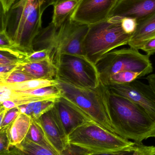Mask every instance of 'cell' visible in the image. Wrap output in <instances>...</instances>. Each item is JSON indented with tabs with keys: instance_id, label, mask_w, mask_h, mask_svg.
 <instances>
[{
	"instance_id": "cell-15",
	"label": "cell",
	"mask_w": 155,
	"mask_h": 155,
	"mask_svg": "<svg viewBox=\"0 0 155 155\" xmlns=\"http://www.w3.org/2000/svg\"><path fill=\"white\" fill-rule=\"evenodd\" d=\"M15 71L25 73L34 79H56L57 68L51 58L40 61L20 63Z\"/></svg>"
},
{
	"instance_id": "cell-25",
	"label": "cell",
	"mask_w": 155,
	"mask_h": 155,
	"mask_svg": "<svg viewBox=\"0 0 155 155\" xmlns=\"http://www.w3.org/2000/svg\"><path fill=\"white\" fill-rule=\"evenodd\" d=\"M34 79L32 77L25 73L14 70L10 73L2 78H0V84H8L22 83Z\"/></svg>"
},
{
	"instance_id": "cell-10",
	"label": "cell",
	"mask_w": 155,
	"mask_h": 155,
	"mask_svg": "<svg viewBox=\"0 0 155 155\" xmlns=\"http://www.w3.org/2000/svg\"><path fill=\"white\" fill-rule=\"evenodd\" d=\"M119 0H81L72 14V21L91 25L109 18Z\"/></svg>"
},
{
	"instance_id": "cell-32",
	"label": "cell",
	"mask_w": 155,
	"mask_h": 155,
	"mask_svg": "<svg viewBox=\"0 0 155 155\" xmlns=\"http://www.w3.org/2000/svg\"><path fill=\"white\" fill-rule=\"evenodd\" d=\"M0 48H14L12 41L5 30L0 31Z\"/></svg>"
},
{
	"instance_id": "cell-2",
	"label": "cell",
	"mask_w": 155,
	"mask_h": 155,
	"mask_svg": "<svg viewBox=\"0 0 155 155\" xmlns=\"http://www.w3.org/2000/svg\"><path fill=\"white\" fill-rule=\"evenodd\" d=\"M43 0H20L7 13L2 14L1 30H5L15 48L29 54L34 51L33 42L42 28L45 11Z\"/></svg>"
},
{
	"instance_id": "cell-20",
	"label": "cell",
	"mask_w": 155,
	"mask_h": 155,
	"mask_svg": "<svg viewBox=\"0 0 155 155\" xmlns=\"http://www.w3.org/2000/svg\"><path fill=\"white\" fill-rule=\"evenodd\" d=\"M56 101L55 100L36 101L21 105L17 107L21 114L27 115L32 119L36 120L45 113L52 109L54 107Z\"/></svg>"
},
{
	"instance_id": "cell-34",
	"label": "cell",
	"mask_w": 155,
	"mask_h": 155,
	"mask_svg": "<svg viewBox=\"0 0 155 155\" xmlns=\"http://www.w3.org/2000/svg\"><path fill=\"white\" fill-rule=\"evenodd\" d=\"M18 64H9V65L0 66V78H2L12 71Z\"/></svg>"
},
{
	"instance_id": "cell-29",
	"label": "cell",
	"mask_w": 155,
	"mask_h": 155,
	"mask_svg": "<svg viewBox=\"0 0 155 155\" xmlns=\"http://www.w3.org/2000/svg\"><path fill=\"white\" fill-rule=\"evenodd\" d=\"M93 154L87 149L69 143L60 155H92Z\"/></svg>"
},
{
	"instance_id": "cell-30",
	"label": "cell",
	"mask_w": 155,
	"mask_h": 155,
	"mask_svg": "<svg viewBox=\"0 0 155 155\" xmlns=\"http://www.w3.org/2000/svg\"><path fill=\"white\" fill-rule=\"evenodd\" d=\"M137 22L132 18H123L122 25L126 32L129 34H133L137 27Z\"/></svg>"
},
{
	"instance_id": "cell-42",
	"label": "cell",
	"mask_w": 155,
	"mask_h": 155,
	"mask_svg": "<svg viewBox=\"0 0 155 155\" xmlns=\"http://www.w3.org/2000/svg\"><path fill=\"white\" fill-rule=\"evenodd\" d=\"M153 155H155V146H154V150L153 152Z\"/></svg>"
},
{
	"instance_id": "cell-33",
	"label": "cell",
	"mask_w": 155,
	"mask_h": 155,
	"mask_svg": "<svg viewBox=\"0 0 155 155\" xmlns=\"http://www.w3.org/2000/svg\"><path fill=\"white\" fill-rule=\"evenodd\" d=\"M141 50L146 52L147 54L150 56L155 54V37L147 41L142 47Z\"/></svg>"
},
{
	"instance_id": "cell-16",
	"label": "cell",
	"mask_w": 155,
	"mask_h": 155,
	"mask_svg": "<svg viewBox=\"0 0 155 155\" xmlns=\"http://www.w3.org/2000/svg\"><path fill=\"white\" fill-rule=\"evenodd\" d=\"M155 37V13L145 20L137 23L135 31L132 35L128 45L130 48L141 50L144 45Z\"/></svg>"
},
{
	"instance_id": "cell-37",
	"label": "cell",
	"mask_w": 155,
	"mask_h": 155,
	"mask_svg": "<svg viewBox=\"0 0 155 155\" xmlns=\"http://www.w3.org/2000/svg\"><path fill=\"white\" fill-rule=\"evenodd\" d=\"M147 79L148 81V84L155 93V73L148 75L147 78Z\"/></svg>"
},
{
	"instance_id": "cell-8",
	"label": "cell",
	"mask_w": 155,
	"mask_h": 155,
	"mask_svg": "<svg viewBox=\"0 0 155 155\" xmlns=\"http://www.w3.org/2000/svg\"><path fill=\"white\" fill-rule=\"evenodd\" d=\"M56 79L76 86L94 88L100 83L96 66L86 56L63 54L54 61Z\"/></svg>"
},
{
	"instance_id": "cell-11",
	"label": "cell",
	"mask_w": 155,
	"mask_h": 155,
	"mask_svg": "<svg viewBox=\"0 0 155 155\" xmlns=\"http://www.w3.org/2000/svg\"><path fill=\"white\" fill-rule=\"evenodd\" d=\"M36 120L42 128L48 143L60 154L69 144L68 136L55 106Z\"/></svg>"
},
{
	"instance_id": "cell-31",
	"label": "cell",
	"mask_w": 155,
	"mask_h": 155,
	"mask_svg": "<svg viewBox=\"0 0 155 155\" xmlns=\"http://www.w3.org/2000/svg\"><path fill=\"white\" fill-rule=\"evenodd\" d=\"M154 146L136 144V149L132 155H153Z\"/></svg>"
},
{
	"instance_id": "cell-27",
	"label": "cell",
	"mask_w": 155,
	"mask_h": 155,
	"mask_svg": "<svg viewBox=\"0 0 155 155\" xmlns=\"http://www.w3.org/2000/svg\"><path fill=\"white\" fill-rule=\"evenodd\" d=\"M12 147L8 127L0 129V155L9 153Z\"/></svg>"
},
{
	"instance_id": "cell-35",
	"label": "cell",
	"mask_w": 155,
	"mask_h": 155,
	"mask_svg": "<svg viewBox=\"0 0 155 155\" xmlns=\"http://www.w3.org/2000/svg\"><path fill=\"white\" fill-rule=\"evenodd\" d=\"M15 1L16 0H0L2 12L5 14L7 13L13 5Z\"/></svg>"
},
{
	"instance_id": "cell-39",
	"label": "cell",
	"mask_w": 155,
	"mask_h": 155,
	"mask_svg": "<svg viewBox=\"0 0 155 155\" xmlns=\"http://www.w3.org/2000/svg\"><path fill=\"white\" fill-rule=\"evenodd\" d=\"M44 2L43 7L44 9L45 10L48 7L50 6V2H51V0H43Z\"/></svg>"
},
{
	"instance_id": "cell-40",
	"label": "cell",
	"mask_w": 155,
	"mask_h": 155,
	"mask_svg": "<svg viewBox=\"0 0 155 155\" xmlns=\"http://www.w3.org/2000/svg\"><path fill=\"white\" fill-rule=\"evenodd\" d=\"M64 1V0H51L50 2V5H53L56 3L58 2H61V1Z\"/></svg>"
},
{
	"instance_id": "cell-26",
	"label": "cell",
	"mask_w": 155,
	"mask_h": 155,
	"mask_svg": "<svg viewBox=\"0 0 155 155\" xmlns=\"http://www.w3.org/2000/svg\"><path fill=\"white\" fill-rule=\"evenodd\" d=\"M49 58L51 59V51L49 49H45L35 51L31 53L28 54L22 63L35 62L44 61Z\"/></svg>"
},
{
	"instance_id": "cell-13",
	"label": "cell",
	"mask_w": 155,
	"mask_h": 155,
	"mask_svg": "<svg viewBox=\"0 0 155 155\" xmlns=\"http://www.w3.org/2000/svg\"><path fill=\"white\" fill-rule=\"evenodd\" d=\"M55 107L68 136L80 126L92 121L78 107L63 97L56 101Z\"/></svg>"
},
{
	"instance_id": "cell-38",
	"label": "cell",
	"mask_w": 155,
	"mask_h": 155,
	"mask_svg": "<svg viewBox=\"0 0 155 155\" xmlns=\"http://www.w3.org/2000/svg\"><path fill=\"white\" fill-rule=\"evenodd\" d=\"M134 151H124V152L113 153L99 154H93L92 155H132L133 154V153Z\"/></svg>"
},
{
	"instance_id": "cell-24",
	"label": "cell",
	"mask_w": 155,
	"mask_h": 155,
	"mask_svg": "<svg viewBox=\"0 0 155 155\" xmlns=\"http://www.w3.org/2000/svg\"><path fill=\"white\" fill-rule=\"evenodd\" d=\"M142 77H143L142 75L138 73L125 71L112 74L103 82H100L104 85L107 86L111 85L122 84L130 83Z\"/></svg>"
},
{
	"instance_id": "cell-14",
	"label": "cell",
	"mask_w": 155,
	"mask_h": 155,
	"mask_svg": "<svg viewBox=\"0 0 155 155\" xmlns=\"http://www.w3.org/2000/svg\"><path fill=\"white\" fill-rule=\"evenodd\" d=\"M11 91L10 99L14 101L16 107L42 100L56 101L62 96L61 90L56 85L28 91Z\"/></svg>"
},
{
	"instance_id": "cell-9",
	"label": "cell",
	"mask_w": 155,
	"mask_h": 155,
	"mask_svg": "<svg viewBox=\"0 0 155 155\" xmlns=\"http://www.w3.org/2000/svg\"><path fill=\"white\" fill-rule=\"evenodd\" d=\"M106 87L112 93L138 105L155 120V93L150 85L135 80L126 84Z\"/></svg>"
},
{
	"instance_id": "cell-41",
	"label": "cell",
	"mask_w": 155,
	"mask_h": 155,
	"mask_svg": "<svg viewBox=\"0 0 155 155\" xmlns=\"http://www.w3.org/2000/svg\"><path fill=\"white\" fill-rule=\"evenodd\" d=\"M12 155V153L11 152H9V153H7L6 154H5L3 155Z\"/></svg>"
},
{
	"instance_id": "cell-4",
	"label": "cell",
	"mask_w": 155,
	"mask_h": 155,
	"mask_svg": "<svg viewBox=\"0 0 155 155\" xmlns=\"http://www.w3.org/2000/svg\"><path fill=\"white\" fill-rule=\"evenodd\" d=\"M123 17H110L89 25L83 43L85 56L96 64L107 53L128 45L132 35L126 32L122 25Z\"/></svg>"
},
{
	"instance_id": "cell-18",
	"label": "cell",
	"mask_w": 155,
	"mask_h": 155,
	"mask_svg": "<svg viewBox=\"0 0 155 155\" xmlns=\"http://www.w3.org/2000/svg\"><path fill=\"white\" fill-rule=\"evenodd\" d=\"M81 0H64L53 5V15L52 23L60 26L71 17Z\"/></svg>"
},
{
	"instance_id": "cell-3",
	"label": "cell",
	"mask_w": 155,
	"mask_h": 155,
	"mask_svg": "<svg viewBox=\"0 0 155 155\" xmlns=\"http://www.w3.org/2000/svg\"><path fill=\"white\" fill-rule=\"evenodd\" d=\"M89 25L72 21L69 17L60 26L52 22L40 31L33 42L34 51L49 49L54 62L61 54L85 56L83 43Z\"/></svg>"
},
{
	"instance_id": "cell-17",
	"label": "cell",
	"mask_w": 155,
	"mask_h": 155,
	"mask_svg": "<svg viewBox=\"0 0 155 155\" xmlns=\"http://www.w3.org/2000/svg\"><path fill=\"white\" fill-rule=\"evenodd\" d=\"M31 117L20 114L16 120L8 127V132L12 146L17 145L25 139L32 122Z\"/></svg>"
},
{
	"instance_id": "cell-21",
	"label": "cell",
	"mask_w": 155,
	"mask_h": 155,
	"mask_svg": "<svg viewBox=\"0 0 155 155\" xmlns=\"http://www.w3.org/2000/svg\"><path fill=\"white\" fill-rule=\"evenodd\" d=\"M57 79L47 80L42 79H33L22 83L8 84H1L4 86L12 91H24L33 90L41 87H45L50 86L56 85L58 84Z\"/></svg>"
},
{
	"instance_id": "cell-28",
	"label": "cell",
	"mask_w": 155,
	"mask_h": 155,
	"mask_svg": "<svg viewBox=\"0 0 155 155\" xmlns=\"http://www.w3.org/2000/svg\"><path fill=\"white\" fill-rule=\"evenodd\" d=\"M20 114L21 112L17 107L8 110L5 116L2 123L0 124V129L11 125L16 120Z\"/></svg>"
},
{
	"instance_id": "cell-7",
	"label": "cell",
	"mask_w": 155,
	"mask_h": 155,
	"mask_svg": "<svg viewBox=\"0 0 155 155\" xmlns=\"http://www.w3.org/2000/svg\"><path fill=\"white\" fill-rule=\"evenodd\" d=\"M147 54L140 53L138 50L130 48L112 51L103 56L95 65L100 82L109 76L121 71L140 73L142 76L153 72V67Z\"/></svg>"
},
{
	"instance_id": "cell-23",
	"label": "cell",
	"mask_w": 155,
	"mask_h": 155,
	"mask_svg": "<svg viewBox=\"0 0 155 155\" xmlns=\"http://www.w3.org/2000/svg\"><path fill=\"white\" fill-rule=\"evenodd\" d=\"M0 66L22 62L28 54L15 48H0Z\"/></svg>"
},
{
	"instance_id": "cell-6",
	"label": "cell",
	"mask_w": 155,
	"mask_h": 155,
	"mask_svg": "<svg viewBox=\"0 0 155 155\" xmlns=\"http://www.w3.org/2000/svg\"><path fill=\"white\" fill-rule=\"evenodd\" d=\"M57 80L62 96L78 107L91 121L116 134L108 113L105 86L100 82L95 88H84Z\"/></svg>"
},
{
	"instance_id": "cell-36",
	"label": "cell",
	"mask_w": 155,
	"mask_h": 155,
	"mask_svg": "<svg viewBox=\"0 0 155 155\" xmlns=\"http://www.w3.org/2000/svg\"><path fill=\"white\" fill-rule=\"evenodd\" d=\"M1 107L5 108L7 110L14 108V107H17L15 103L11 99L5 100V101H3V102L1 103Z\"/></svg>"
},
{
	"instance_id": "cell-12",
	"label": "cell",
	"mask_w": 155,
	"mask_h": 155,
	"mask_svg": "<svg viewBox=\"0 0 155 155\" xmlns=\"http://www.w3.org/2000/svg\"><path fill=\"white\" fill-rule=\"evenodd\" d=\"M155 13V0H119L110 17L135 19L137 23Z\"/></svg>"
},
{
	"instance_id": "cell-22",
	"label": "cell",
	"mask_w": 155,
	"mask_h": 155,
	"mask_svg": "<svg viewBox=\"0 0 155 155\" xmlns=\"http://www.w3.org/2000/svg\"><path fill=\"white\" fill-rule=\"evenodd\" d=\"M25 138L38 145L55 151L48 143L42 128L36 120H32L31 126Z\"/></svg>"
},
{
	"instance_id": "cell-1",
	"label": "cell",
	"mask_w": 155,
	"mask_h": 155,
	"mask_svg": "<svg viewBox=\"0 0 155 155\" xmlns=\"http://www.w3.org/2000/svg\"><path fill=\"white\" fill-rule=\"evenodd\" d=\"M106 98L110 119L117 134L136 144L155 138V120L142 107L112 93L107 87Z\"/></svg>"
},
{
	"instance_id": "cell-19",
	"label": "cell",
	"mask_w": 155,
	"mask_h": 155,
	"mask_svg": "<svg viewBox=\"0 0 155 155\" xmlns=\"http://www.w3.org/2000/svg\"><path fill=\"white\" fill-rule=\"evenodd\" d=\"M10 152L12 155H60L51 149L38 145L25 138L21 143L12 146Z\"/></svg>"
},
{
	"instance_id": "cell-5",
	"label": "cell",
	"mask_w": 155,
	"mask_h": 155,
	"mask_svg": "<svg viewBox=\"0 0 155 155\" xmlns=\"http://www.w3.org/2000/svg\"><path fill=\"white\" fill-rule=\"evenodd\" d=\"M69 143L89 150L93 154L134 151L136 144L93 121H88L68 135Z\"/></svg>"
}]
</instances>
